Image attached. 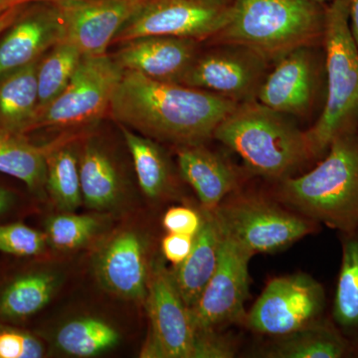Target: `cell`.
Here are the masks:
<instances>
[{"instance_id":"6da1fadb","label":"cell","mask_w":358,"mask_h":358,"mask_svg":"<svg viewBox=\"0 0 358 358\" xmlns=\"http://www.w3.org/2000/svg\"><path fill=\"white\" fill-rule=\"evenodd\" d=\"M237 105L211 92L124 71L110 114L120 126L178 147L213 138Z\"/></svg>"},{"instance_id":"7a4b0ae2","label":"cell","mask_w":358,"mask_h":358,"mask_svg":"<svg viewBox=\"0 0 358 358\" xmlns=\"http://www.w3.org/2000/svg\"><path fill=\"white\" fill-rule=\"evenodd\" d=\"M292 210L341 234L358 230V134H341L327 157L301 176L282 179L275 192Z\"/></svg>"},{"instance_id":"3957f363","label":"cell","mask_w":358,"mask_h":358,"mask_svg":"<svg viewBox=\"0 0 358 358\" xmlns=\"http://www.w3.org/2000/svg\"><path fill=\"white\" fill-rule=\"evenodd\" d=\"M324 11L312 0H234L230 20L212 40L279 61L324 36Z\"/></svg>"},{"instance_id":"277c9868","label":"cell","mask_w":358,"mask_h":358,"mask_svg":"<svg viewBox=\"0 0 358 358\" xmlns=\"http://www.w3.org/2000/svg\"><path fill=\"white\" fill-rule=\"evenodd\" d=\"M256 176L281 181L313 159L305 131L258 101L238 103L213 134Z\"/></svg>"},{"instance_id":"5b68a950","label":"cell","mask_w":358,"mask_h":358,"mask_svg":"<svg viewBox=\"0 0 358 358\" xmlns=\"http://www.w3.org/2000/svg\"><path fill=\"white\" fill-rule=\"evenodd\" d=\"M327 96L315 126L305 131L313 159L322 157L358 119V47L350 23L348 0H334L324 11Z\"/></svg>"},{"instance_id":"8992f818","label":"cell","mask_w":358,"mask_h":358,"mask_svg":"<svg viewBox=\"0 0 358 358\" xmlns=\"http://www.w3.org/2000/svg\"><path fill=\"white\" fill-rule=\"evenodd\" d=\"M211 212L223 234L254 255L282 251L320 227L288 207L238 190Z\"/></svg>"},{"instance_id":"52a82bcc","label":"cell","mask_w":358,"mask_h":358,"mask_svg":"<svg viewBox=\"0 0 358 358\" xmlns=\"http://www.w3.org/2000/svg\"><path fill=\"white\" fill-rule=\"evenodd\" d=\"M124 70L107 53L83 55L62 93L38 110L29 131L72 128L93 122L110 113Z\"/></svg>"},{"instance_id":"ba28073f","label":"cell","mask_w":358,"mask_h":358,"mask_svg":"<svg viewBox=\"0 0 358 358\" xmlns=\"http://www.w3.org/2000/svg\"><path fill=\"white\" fill-rule=\"evenodd\" d=\"M326 306L324 287L312 275H281L268 282L244 324L254 333L279 338L322 319Z\"/></svg>"},{"instance_id":"9c48e42d","label":"cell","mask_w":358,"mask_h":358,"mask_svg":"<svg viewBox=\"0 0 358 358\" xmlns=\"http://www.w3.org/2000/svg\"><path fill=\"white\" fill-rule=\"evenodd\" d=\"M231 4L223 0H150L117 33L113 43L141 37L211 39L230 20Z\"/></svg>"},{"instance_id":"30bf717a","label":"cell","mask_w":358,"mask_h":358,"mask_svg":"<svg viewBox=\"0 0 358 358\" xmlns=\"http://www.w3.org/2000/svg\"><path fill=\"white\" fill-rule=\"evenodd\" d=\"M145 301L150 331L141 357L193 358L196 331L190 310L179 294L173 272L162 261L150 268Z\"/></svg>"},{"instance_id":"8fae6325","label":"cell","mask_w":358,"mask_h":358,"mask_svg":"<svg viewBox=\"0 0 358 358\" xmlns=\"http://www.w3.org/2000/svg\"><path fill=\"white\" fill-rule=\"evenodd\" d=\"M253 256L222 233L217 268L199 301L189 308L195 331L244 322L245 303L249 296V263Z\"/></svg>"},{"instance_id":"7c38bea8","label":"cell","mask_w":358,"mask_h":358,"mask_svg":"<svg viewBox=\"0 0 358 358\" xmlns=\"http://www.w3.org/2000/svg\"><path fill=\"white\" fill-rule=\"evenodd\" d=\"M267 61L239 46L222 48L196 57L180 84L211 92L238 103L255 101L265 79Z\"/></svg>"},{"instance_id":"4fadbf2b","label":"cell","mask_w":358,"mask_h":358,"mask_svg":"<svg viewBox=\"0 0 358 358\" xmlns=\"http://www.w3.org/2000/svg\"><path fill=\"white\" fill-rule=\"evenodd\" d=\"M150 0H57L62 41L83 55H102L117 33Z\"/></svg>"},{"instance_id":"5bb4252c","label":"cell","mask_w":358,"mask_h":358,"mask_svg":"<svg viewBox=\"0 0 358 358\" xmlns=\"http://www.w3.org/2000/svg\"><path fill=\"white\" fill-rule=\"evenodd\" d=\"M94 268L96 279L110 294L124 300L145 301L150 270L147 244L140 233H115L99 250Z\"/></svg>"},{"instance_id":"9a60e30c","label":"cell","mask_w":358,"mask_h":358,"mask_svg":"<svg viewBox=\"0 0 358 358\" xmlns=\"http://www.w3.org/2000/svg\"><path fill=\"white\" fill-rule=\"evenodd\" d=\"M315 59L310 47H301L278 61L265 77L257 100L280 113L303 115L312 106L315 91Z\"/></svg>"},{"instance_id":"2e32d148","label":"cell","mask_w":358,"mask_h":358,"mask_svg":"<svg viewBox=\"0 0 358 358\" xmlns=\"http://www.w3.org/2000/svg\"><path fill=\"white\" fill-rule=\"evenodd\" d=\"M196 42L176 37H141L122 44L114 59L124 71L180 83L196 58Z\"/></svg>"},{"instance_id":"e0dca14e","label":"cell","mask_w":358,"mask_h":358,"mask_svg":"<svg viewBox=\"0 0 358 358\" xmlns=\"http://www.w3.org/2000/svg\"><path fill=\"white\" fill-rule=\"evenodd\" d=\"M62 39L55 6L21 13L0 40V77L39 61Z\"/></svg>"},{"instance_id":"ac0fdd59","label":"cell","mask_w":358,"mask_h":358,"mask_svg":"<svg viewBox=\"0 0 358 358\" xmlns=\"http://www.w3.org/2000/svg\"><path fill=\"white\" fill-rule=\"evenodd\" d=\"M176 157L181 178L192 186L204 210L213 211L239 189L237 171L204 143L178 145Z\"/></svg>"},{"instance_id":"d6986e66","label":"cell","mask_w":358,"mask_h":358,"mask_svg":"<svg viewBox=\"0 0 358 358\" xmlns=\"http://www.w3.org/2000/svg\"><path fill=\"white\" fill-rule=\"evenodd\" d=\"M268 358L358 357V348L341 334L331 319L313 324L275 338L261 352Z\"/></svg>"},{"instance_id":"ffe728a7","label":"cell","mask_w":358,"mask_h":358,"mask_svg":"<svg viewBox=\"0 0 358 358\" xmlns=\"http://www.w3.org/2000/svg\"><path fill=\"white\" fill-rule=\"evenodd\" d=\"M203 222L194 239L189 256L176 266L173 272L179 294L192 308L217 268L222 232L211 211L204 210Z\"/></svg>"},{"instance_id":"44dd1931","label":"cell","mask_w":358,"mask_h":358,"mask_svg":"<svg viewBox=\"0 0 358 358\" xmlns=\"http://www.w3.org/2000/svg\"><path fill=\"white\" fill-rule=\"evenodd\" d=\"M39 61L0 77V127L26 134L39 108Z\"/></svg>"},{"instance_id":"7402d4cb","label":"cell","mask_w":358,"mask_h":358,"mask_svg":"<svg viewBox=\"0 0 358 358\" xmlns=\"http://www.w3.org/2000/svg\"><path fill=\"white\" fill-rule=\"evenodd\" d=\"M329 319L358 348V230L341 234V264Z\"/></svg>"},{"instance_id":"603a6c76","label":"cell","mask_w":358,"mask_h":358,"mask_svg":"<svg viewBox=\"0 0 358 358\" xmlns=\"http://www.w3.org/2000/svg\"><path fill=\"white\" fill-rule=\"evenodd\" d=\"M83 201L89 208H112L121 196V179L110 155L94 143L84 147L79 162Z\"/></svg>"},{"instance_id":"cb8c5ba5","label":"cell","mask_w":358,"mask_h":358,"mask_svg":"<svg viewBox=\"0 0 358 358\" xmlns=\"http://www.w3.org/2000/svg\"><path fill=\"white\" fill-rule=\"evenodd\" d=\"M47 150L48 145H33L24 134L0 127V173L22 181L32 192L45 188Z\"/></svg>"},{"instance_id":"d4e9b609","label":"cell","mask_w":358,"mask_h":358,"mask_svg":"<svg viewBox=\"0 0 358 358\" xmlns=\"http://www.w3.org/2000/svg\"><path fill=\"white\" fill-rule=\"evenodd\" d=\"M121 127L133 159L141 192L150 199L166 196L173 187V173L166 155L155 141Z\"/></svg>"},{"instance_id":"484cf974","label":"cell","mask_w":358,"mask_h":358,"mask_svg":"<svg viewBox=\"0 0 358 358\" xmlns=\"http://www.w3.org/2000/svg\"><path fill=\"white\" fill-rule=\"evenodd\" d=\"M45 188L63 212H74L83 202L79 160L73 148L63 141L48 145Z\"/></svg>"},{"instance_id":"4316f807","label":"cell","mask_w":358,"mask_h":358,"mask_svg":"<svg viewBox=\"0 0 358 358\" xmlns=\"http://www.w3.org/2000/svg\"><path fill=\"white\" fill-rule=\"evenodd\" d=\"M57 286V277L52 273L20 275L0 294V317L21 320L36 315L50 303Z\"/></svg>"},{"instance_id":"83f0119b","label":"cell","mask_w":358,"mask_h":358,"mask_svg":"<svg viewBox=\"0 0 358 358\" xmlns=\"http://www.w3.org/2000/svg\"><path fill=\"white\" fill-rule=\"evenodd\" d=\"M56 345L65 355L92 357L112 350L119 343L120 334L114 327L98 317H80L60 327Z\"/></svg>"},{"instance_id":"f1b7e54d","label":"cell","mask_w":358,"mask_h":358,"mask_svg":"<svg viewBox=\"0 0 358 358\" xmlns=\"http://www.w3.org/2000/svg\"><path fill=\"white\" fill-rule=\"evenodd\" d=\"M83 54L74 45L61 41L40 59L37 67L39 108L51 103L67 87ZM38 112V110H37Z\"/></svg>"},{"instance_id":"f546056e","label":"cell","mask_w":358,"mask_h":358,"mask_svg":"<svg viewBox=\"0 0 358 358\" xmlns=\"http://www.w3.org/2000/svg\"><path fill=\"white\" fill-rule=\"evenodd\" d=\"M99 228L100 221L96 216L64 212L47 221L45 235L54 248L71 251L88 243Z\"/></svg>"},{"instance_id":"4dcf8cb0","label":"cell","mask_w":358,"mask_h":358,"mask_svg":"<svg viewBox=\"0 0 358 358\" xmlns=\"http://www.w3.org/2000/svg\"><path fill=\"white\" fill-rule=\"evenodd\" d=\"M46 235L22 223L0 225V252L20 257L43 253Z\"/></svg>"},{"instance_id":"1f68e13d","label":"cell","mask_w":358,"mask_h":358,"mask_svg":"<svg viewBox=\"0 0 358 358\" xmlns=\"http://www.w3.org/2000/svg\"><path fill=\"white\" fill-rule=\"evenodd\" d=\"M44 345L36 336L13 329H0V358H40Z\"/></svg>"},{"instance_id":"d6a6232c","label":"cell","mask_w":358,"mask_h":358,"mask_svg":"<svg viewBox=\"0 0 358 358\" xmlns=\"http://www.w3.org/2000/svg\"><path fill=\"white\" fill-rule=\"evenodd\" d=\"M236 353V341L228 334L217 329L196 331L193 358H232Z\"/></svg>"},{"instance_id":"836d02e7","label":"cell","mask_w":358,"mask_h":358,"mask_svg":"<svg viewBox=\"0 0 358 358\" xmlns=\"http://www.w3.org/2000/svg\"><path fill=\"white\" fill-rule=\"evenodd\" d=\"M203 222V213L185 206H173L164 213L162 226L167 233L195 237Z\"/></svg>"},{"instance_id":"e575fe53","label":"cell","mask_w":358,"mask_h":358,"mask_svg":"<svg viewBox=\"0 0 358 358\" xmlns=\"http://www.w3.org/2000/svg\"><path fill=\"white\" fill-rule=\"evenodd\" d=\"M194 239L195 237L187 236V235L169 233L162 239V255L166 261L173 264L176 267L189 256L193 245H194Z\"/></svg>"},{"instance_id":"d590c367","label":"cell","mask_w":358,"mask_h":358,"mask_svg":"<svg viewBox=\"0 0 358 358\" xmlns=\"http://www.w3.org/2000/svg\"><path fill=\"white\" fill-rule=\"evenodd\" d=\"M21 13H22V6L11 7L0 14V34L8 29L9 26L17 20Z\"/></svg>"},{"instance_id":"8d00e7d4","label":"cell","mask_w":358,"mask_h":358,"mask_svg":"<svg viewBox=\"0 0 358 358\" xmlns=\"http://www.w3.org/2000/svg\"><path fill=\"white\" fill-rule=\"evenodd\" d=\"M348 4H350V29L358 47V0H348Z\"/></svg>"},{"instance_id":"74e56055","label":"cell","mask_w":358,"mask_h":358,"mask_svg":"<svg viewBox=\"0 0 358 358\" xmlns=\"http://www.w3.org/2000/svg\"><path fill=\"white\" fill-rule=\"evenodd\" d=\"M13 196L8 190L0 187V215L6 213L13 205Z\"/></svg>"},{"instance_id":"f35d334b","label":"cell","mask_w":358,"mask_h":358,"mask_svg":"<svg viewBox=\"0 0 358 358\" xmlns=\"http://www.w3.org/2000/svg\"><path fill=\"white\" fill-rule=\"evenodd\" d=\"M33 1H57V0H9V2H10L11 6H23V4L28 3V2H33Z\"/></svg>"},{"instance_id":"ab89813d","label":"cell","mask_w":358,"mask_h":358,"mask_svg":"<svg viewBox=\"0 0 358 358\" xmlns=\"http://www.w3.org/2000/svg\"><path fill=\"white\" fill-rule=\"evenodd\" d=\"M11 7H14L11 6L9 0H0V14L3 13L4 11H6L7 9L11 8Z\"/></svg>"},{"instance_id":"60d3db41","label":"cell","mask_w":358,"mask_h":358,"mask_svg":"<svg viewBox=\"0 0 358 358\" xmlns=\"http://www.w3.org/2000/svg\"><path fill=\"white\" fill-rule=\"evenodd\" d=\"M313 2H317V3H324V2H331L334 1V0H312Z\"/></svg>"}]
</instances>
